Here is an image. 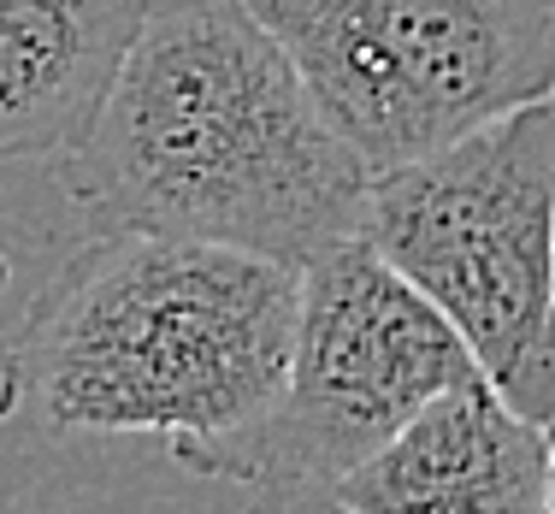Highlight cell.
I'll return each mask as SVG.
<instances>
[{"label":"cell","mask_w":555,"mask_h":514,"mask_svg":"<svg viewBox=\"0 0 555 514\" xmlns=\"http://www.w3.org/2000/svg\"><path fill=\"white\" fill-rule=\"evenodd\" d=\"M366 171L243 0H142L54 183L89 231L224 243L308 267L361 236Z\"/></svg>","instance_id":"1"},{"label":"cell","mask_w":555,"mask_h":514,"mask_svg":"<svg viewBox=\"0 0 555 514\" xmlns=\"http://www.w3.org/2000/svg\"><path fill=\"white\" fill-rule=\"evenodd\" d=\"M296 325V267L224 243L89 231L36 296L18 385L60 432H149L171 455L267 414Z\"/></svg>","instance_id":"2"},{"label":"cell","mask_w":555,"mask_h":514,"mask_svg":"<svg viewBox=\"0 0 555 514\" xmlns=\"http://www.w3.org/2000/svg\"><path fill=\"white\" fill-rule=\"evenodd\" d=\"M361 236L455 325L496 397L544 426L555 414V95L373 171Z\"/></svg>","instance_id":"3"},{"label":"cell","mask_w":555,"mask_h":514,"mask_svg":"<svg viewBox=\"0 0 555 514\" xmlns=\"http://www.w3.org/2000/svg\"><path fill=\"white\" fill-rule=\"evenodd\" d=\"M366 171L555 95V0H243Z\"/></svg>","instance_id":"4"},{"label":"cell","mask_w":555,"mask_h":514,"mask_svg":"<svg viewBox=\"0 0 555 514\" xmlns=\"http://www.w3.org/2000/svg\"><path fill=\"white\" fill-rule=\"evenodd\" d=\"M467 378L485 373L455 325L366 236H343L296 272V325L267 414L178 450V467L224 485H337Z\"/></svg>","instance_id":"5"},{"label":"cell","mask_w":555,"mask_h":514,"mask_svg":"<svg viewBox=\"0 0 555 514\" xmlns=\"http://www.w3.org/2000/svg\"><path fill=\"white\" fill-rule=\"evenodd\" d=\"M544 426L502 402L491 378H467L426 402L332 491L354 514H544Z\"/></svg>","instance_id":"6"},{"label":"cell","mask_w":555,"mask_h":514,"mask_svg":"<svg viewBox=\"0 0 555 514\" xmlns=\"http://www.w3.org/2000/svg\"><path fill=\"white\" fill-rule=\"evenodd\" d=\"M142 0H0V166L54 160L89 125Z\"/></svg>","instance_id":"7"},{"label":"cell","mask_w":555,"mask_h":514,"mask_svg":"<svg viewBox=\"0 0 555 514\" xmlns=\"http://www.w3.org/2000/svg\"><path fill=\"white\" fill-rule=\"evenodd\" d=\"M243 514H354L332 485H255Z\"/></svg>","instance_id":"8"},{"label":"cell","mask_w":555,"mask_h":514,"mask_svg":"<svg viewBox=\"0 0 555 514\" xmlns=\"http://www.w3.org/2000/svg\"><path fill=\"white\" fill-rule=\"evenodd\" d=\"M0 290H7V255H0ZM24 402V385H18V349H12V337L0 332V426H7L12 414H18Z\"/></svg>","instance_id":"9"},{"label":"cell","mask_w":555,"mask_h":514,"mask_svg":"<svg viewBox=\"0 0 555 514\" xmlns=\"http://www.w3.org/2000/svg\"><path fill=\"white\" fill-rule=\"evenodd\" d=\"M544 444H550V485H544V514H555V414L544 420Z\"/></svg>","instance_id":"10"},{"label":"cell","mask_w":555,"mask_h":514,"mask_svg":"<svg viewBox=\"0 0 555 514\" xmlns=\"http://www.w3.org/2000/svg\"><path fill=\"white\" fill-rule=\"evenodd\" d=\"M550 355H555V296H550Z\"/></svg>","instance_id":"11"}]
</instances>
